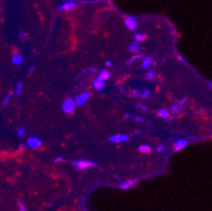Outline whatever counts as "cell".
Returning a JSON list of instances; mask_svg holds the SVG:
<instances>
[{"mask_svg":"<svg viewBox=\"0 0 212 211\" xmlns=\"http://www.w3.org/2000/svg\"><path fill=\"white\" fill-rule=\"evenodd\" d=\"M72 165L74 167H76L79 170H85V169L89 168V167H95L97 165L92 161H85V159H79V161H72Z\"/></svg>","mask_w":212,"mask_h":211,"instance_id":"7a4b0ae2","label":"cell"},{"mask_svg":"<svg viewBox=\"0 0 212 211\" xmlns=\"http://www.w3.org/2000/svg\"><path fill=\"white\" fill-rule=\"evenodd\" d=\"M99 77H100L101 79H104V81H107L110 78V72L107 70H101L99 72Z\"/></svg>","mask_w":212,"mask_h":211,"instance_id":"2e32d148","label":"cell"},{"mask_svg":"<svg viewBox=\"0 0 212 211\" xmlns=\"http://www.w3.org/2000/svg\"><path fill=\"white\" fill-rule=\"evenodd\" d=\"M12 96H13V92H12V91H10L9 93H7V94L6 95V96H4L3 100H2V106H6V105L9 104V101L11 100Z\"/></svg>","mask_w":212,"mask_h":211,"instance_id":"d6986e66","label":"cell"},{"mask_svg":"<svg viewBox=\"0 0 212 211\" xmlns=\"http://www.w3.org/2000/svg\"><path fill=\"white\" fill-rule=\"evenodd\" d=\"M142 54H140V53H137L136 55H134L133 57H132V58L129 60V65H131V63L133 62V61H135V60H136V59H138V58L142 57Z\"/></svg>","mask_w":212,"mask_h":211,"instance_id":"603a6c76","label":"cell"},{"mask_svg":"<svg viewBox=\"0 0 212 211\" xmlns=\"http://www.w3.org/2000/svg\"><path fill=\"white\" fill-rule=\"evenodd\" d=\"M41 140L36 137V136H30L27 140V145L30 147L31 149H38L41 146Z\"/></svg>","mask_w":212,"mask_h":211,"instance_id":"277c9868","label":"cell"},{"mask_svg":"<svg viewBox=\"0 0 212 211\" xmlns=\"http://www.w3.org/2000/svg\"><path fill=\"white\" fill-rule=\"evenodd\" d=\"M22 61H23V56L20 55V54H16V55H14V56L12 57V62L14 63L15 66L21 65Z\"/></svg>","mask_w":212,"mask_h":211,"instance_id":"4fadbf2b","label":"cell"},{"mask_svg":"<svg viewBox=\"0 0 212 211\" xmlns=\"http://www.w3.org/2000/svg\"><path fill=\"white\" fill-rule=\"evenodd\" d=\"M156 151H157V152H164V151H165V146H158L156 148Z\"/></svg>","mask_w":212,"mask_h":211,"instance_id":"4316f807","label":"cell"},{"mask_svg":"<svg viewBox=\"0 0 212 211\" xmlns=\"http://www.w3.org/2000/svg\"><path fill=\"white\" fill-rule=\"evenodd\" d=\"M208 84H209V86H210V88L212 89V81H209Z\"/></svg>","mask_w":212,"mask_h":211,"instance_id":"1f68e13d","label":"cell"},{"mask_svg":"<svg viewBox=\"0 0 212 211\" xmlns=\"http://www.w3.org/2000/svg\"><path fill=\"white\" fill-rule=\"evenodd\" d=\"M77 4L75 3L74 1H66L63 2L61 6L57 7L58 11H72V10H75Z\"/></svg>","mask_w":212,"mask_h":211,"instance_id":"8992f818","label":"cell"},{"mask_svg":"<svg viewBox=\"0 0 212 211\" xmlns=\"http://www.w3.org/2000/svg\"><path fill=\"white\" fill-rule=\"evenodd\" d=\"M25 134V130L23 128H19L18 130H17V135L19 136V137H22V136H24Z\"/></svg>","mask_w":212,"mask_h":211,"instance_id":"cb8c5ba5","label":"cell"},{"mask_svg":"<svg viewBox=\"0 0 212 211\" xmlns=\"http://www.w3.org/2000/svg\"><path fill=\"white\" fill-rule=\"evenodd\" d=\"M138 150L142 153H145L146 154V153H149L150 151H151V147H150L149 145H142V146H139Z\"/></svg>","mask_w":212,"mask_h":211,"instance_id":"e0dca14e","label":"cell"},{"mask_svg":"<svg viewBox=\"0 0 212 211\" xmlns=\"http://www.w3.org/2000/svg\"><path fill=\"white\" fill-rule=\"evenodd\" d=\"M188 144H189L188 140H186V138H180V140H176L174 143H173V147H174L175 151H180V150H183L184 148H186Z\"/></svg>","mask_w":212,"mask_h":211,"instance_id":"52a82bcc","label":"cell"},{"mask_svg":"<svg viewBox=\"0 0 212 211\" xmlns=\"http://www.w3.org/2000/svg\"><path fill=\"white\" fill-rule=\"evenodd\" d=\"M54 161H55V163H60V161H65V158H63V157H60V156H59V157H56V158L54 159Z\"/></svg>","mask_w":212,"mask_h":211,"instance_id":"f1b7e54d","label":"cell"},{"mask_svg":"<svg viewBox=\"0 0 212 211\" xmlns=\"http://www.w3.org/2000/svg\"><path fill=\"white\" fill-rule=\"evenodd\" d=\"M104 86H106V81L104 80V79H101L100 77H97L95 78V80L93 82V87L95 90H98V91H100V90H103L104 88Z\"/></svg>","mask_w":212,"mask_h":211,"instance_id":"9c48e42d","label":"cell"},{"mask_svg":"<svg viewBox=\"0 0 212 211\" xmlns=\"http://www.w3.org/2000/svg\"><path fill=\"white\" fill-rule=\"evenodd\" d=\"M146 38H147V37H146V35L142 34V33H136V34H135V40L138 41V42H142V41H144Z\"/></svg>","mask_w":212,"mask_h":211,"instance_id":"ffe728a7","label":"cell"},{"mask_svg":"<svg viewBox=\"0 0 212 211\" xmlns=\"http://www.w3.org/2000/svg\"><path fill=\"white\" fill-rule=\"evenodd\" d=\"M109 140L111 141V143H114V144L125 143V141L129 140V136H128L127 134H115V135L110 136Z\"/></svg>","mask_w":212,"mask_h":211,"instance_id":"5b68a950","label":"cell"},{"mask_svg":"<svg viewBox=\"0 0 212 211\" xmlns=\"http://www.w3.org/2000/svg\"><path fill=\"white\" fill-rule=\"evenodd\" d=\"M137 181L136 179H129V181H127V182H125V183H122V184L119 186V188L122 190H128L129 188H131L133 185L136 183Z\"/></svg>","mask_w":212,"mask_h":211,"instance_id":"8fae6325","label":"cell"},{"mask_svg":"<svg viewBox=\"0 0 212 211\" xmlns=\"http://www.w3.org/2000/svg\"><path fill=\"white\" fill-rule=\"evenodd\" d=\"M125 25L128 28V30L130 31H135L138 27V22H137L136 18L133 16H128L125 19Z\"/></svg>","mask_w":212,"mask_h":211,"instance_id":"3957f363","label":"cell"},{"mask_svg":"<svg viewBox=\"0 0 212 211\" xmlns=\"http://www.w3.org/2000/svg\"><path fill=\"white\" fill-rule=\"evenodd\" d=\"M140 50V45H139V42L136 40H134L133 42L130 43L129 45V51L132 53H135V52H138V51Z\"/></svg>","mask_w":212,"mask_h":211,"instance_id":"7c38bea8","label":"cell"},{"mask_svg":"<svg viewBox=\"0 0 212 211\" xmlns=\"http://www.w3.org/2000/svg\"><path fill=\"white\" fill-rule=\"evenodd\" d=\"M131 94L133 97H142V98H147L150 96V92L147 89H144L142 91H133Z\"/></svg>","mask_w":212,"mask_h":211,"instance_id":"30bf717a","label":"cell"},{"mask_svg":"<svg viewBox=\"0 0 212 211\" xmlns=\"http://www.w3.org/2000/svg\"><path fill=\"white\" fill-rule=\"evenodd\" d=\"M136 106L139 108V109H142V110H145V111H147V110H148V107H146L145 105H142V104H136Z\"/></svg>","mask_w":212,"mask_h":211,"instance_id":"d4e9b609","label":"cell"},{"mask_svg":"<svg viewBox=\"0 0 212 211\" xmlns=\"http://www.w3.org/2000/svg\"><path fill=\"white\" fill-rule=\"evenodd\" d=\"M180 109H182V106L180 105H173L171 107V113L172 114H178L180 112Z\"/></svg>","mask_w":212,"mask_h":211,"instance_id":"ac0fdd59","label":"cell"},{"mask_svg":"<svg viewBox=\"0 0 212 211\" xmlns=\"http://www.w3.org/2000/svg\"><path fill=\"white\" fill-rule=\"evenodd\" d=\"M132 119H134L135 122H144V118L140 117V116H136V117H133Z\"/></svg>","mask_w":212,"mask_h":211,"instance_id":"83f0119b","label":"cell"},{"mask_svg":"<svg viewBox=\"0 0 212 211\" xmlns=\"http://www.w3.org/2000/svg\"><path fill=\"white\" fill-rule=\"evenodd\" d=\"M33 71H34V67H32V68L29 69V73H32Z\"/></svg>","mask_w":212,"mask_h":211,"instance_id":"4dcf8cb0","label":"cell"},{"mask_svg":"<svg viewBox=\"0 0 212 211\" xmlns=\"http://www.w3.org/2000/svg\"><path fill=\"white\" fill-rule=\"evenodd\" d=\"M18 205H19V211H27V210H25L24 205L22 204L21 202H19V203H18Z\"/></svg>","mask_w":212,"mask_h":211,"instance_id":"484cf974","label":"cell"},{"mask_svg":"<svg viewBox=\"0 0 212 211\" xmlns=\"http://www.w3.org/2000/svg\"><path fill=\"white\" fill-rule=\"evenodd\" d=\"M153 63V58L152 57H146L142 62V67L144 69H149L150 66Z\"/></svg>","mask_w":212,"mask_h":211,"instance_id":"5bb4252c","label":"cell"},{"mask_svg":"<svg viewBox=\"0 0 212 211\" xmlns=\"http://www.w3.org/2000/svg\"><path fill=\"white\" fill-rule=\"evenodd\" d=\"M89 98H90V93H89V92H83V93H80L77 97H76L75 102L77 106H83L86 104L87 100Z\"/></svg>","mask_w":212,"mask_h":211,"instance_id":"ba28073f","label":"cell"},{"mask_svg":"<svg viewBox=\"0 0 212 211\" xmlns=\"http://www.w3.org/2000/svg\"><path fill=\"white\" fill-rule=\"evenodd\" d=\"M146 77H147V79H149V80H153V79L155 78V72L152 70H149Z\"/></svg>","mask_w":212,"mask_h":211,"instance_id":"44dd1931","label":"cell"},{"mask_svg":"<svg viewBox=\"0 0 212 211\" xmlns=\"http://www.w3.org/2000/svg\"><path fill=\"white\" fill-rule=\"evenodd\" d=\"M157 114H158V116L162 118H168L170 115V112L168 109H159L157 111Z\"/></svg>","mask_w":212,"mask_h":211,"instance_id":"9a60e30c","label":"cell"},{"mask_svg":"<svg viewBox=\"0 0 212 211\" xmlns=\"http://www.w3.org/2000/svg\"><path fill=\"white\" fill-rule=\"evenodd\" d=\"M104 65H106V67H111V66H112V62H111L110 60H107Z\"/></svg>","mask_w":212,"mask_h":211,"instance_id":"f546056e","label":"cell"},{"mask_svg":"<svg viewBox=\"0 0 212 211\" xmlns=\"http://www.w3.org/2000/svg\"><path fill=\"white\" fill-rule=\"evenodd\" d=\"M22 88H23V84H22V82H18V84H17V86H16V91H15L16 95H20V94H21Z\"/></svg>","mask_w":212,"mask_h":211,"instance_id":"7402d4cb","label":"cell"},{"mask_svg":"<svg viewBox=\"0 0 212 211\" xmlns=\"http://www.w3.org/2000/svg\"><path fill=\"white\" fill-rule=\"evenodd\" d=\"M75 106L76 102L73 98H67L65 101L62 102V111L66 113V114L70 115L73 114L74 111H75Z\"/></svg>","mask_w":212,"mask_h":211,"instance_id":"6da1fadb","label":"cell"}]
</instances>
